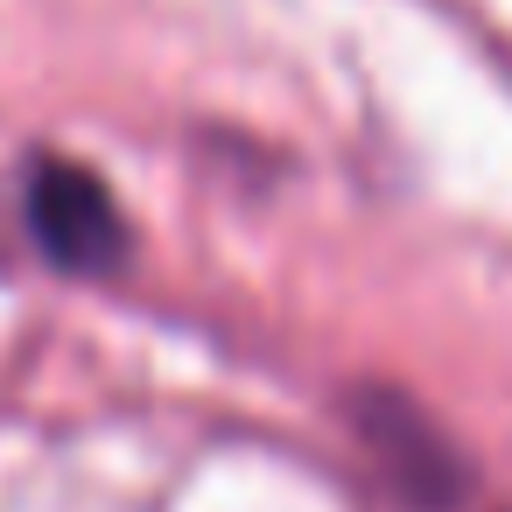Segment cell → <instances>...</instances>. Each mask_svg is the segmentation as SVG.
Instances as JSON below:
<instances>
[{
    "mask_svg": "<svg viewBox=\"0 0 512 512\" xmlns=\"http://www.w3.org/2000/svg\"><path fill=\"white\" fill-rule=\"evenodd\" d=\"M29 232L71 274H106L127 253V225L113 190L78 162H36L29 176Z\"/></svg>",
    "mask_w": 512,
    "mask_h": 512,
    "instance_id": "6da1fadb",
    "label": "cell"
}]
</instances>
